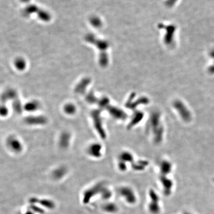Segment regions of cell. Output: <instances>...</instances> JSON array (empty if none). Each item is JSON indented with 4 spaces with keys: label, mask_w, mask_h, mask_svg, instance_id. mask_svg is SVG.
I'll list each match as a JSON object with an SVG mask.
<instances>
[{
    "label": "cell",
    "mask_w": 214,
    "mask_h": 214,
    "mask_svg": "<svg viewBox=\"0 0 214 214\" xmlns=\"http://www.w3.org/2000/svg\"><path fill=\"white\" fill-rule=\"evenodd\" d=\"M211 71H212L213 72H214V65H212L211 67Z\"/></svg>",
    "instance_id": "7a4b0ae2"
},
{
    "label": "cell",
    "mask_w": 214,
    "mask_h": 214,
    "mask_svg": "<svg viewBox=\"0 0 214 214\" xmlns=\"http://www.w3.org/2000/svg\"><path fill=\"white\" fill-rule=\"evenodd\" d=\"M210 55H211V57H212V58H213L214 59V50L211 51V52Z\"/></svg>",
    "instance_id": "6da1fadb"
}]
</instances>
